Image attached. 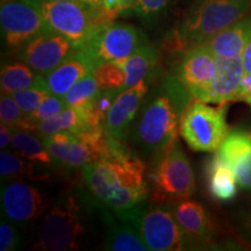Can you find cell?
Masks as SVG:
<instances>
[{
  "mask_svg": "<svg viewBox=\"0 0 251 251\" xmlns=\"http://www.w3.org/2000/svg\"><path fill=\"white\" fill-rule=\"evenodd\" d=\"M83 178L98 201L121 220L137 225L150 192L146 165L127 147L83 166Z\"/></svg>",
  "mask_w": 251,
  "mask_h": 251,
  "instance_id": "6da1fadb",
  "label": "cell"
},
{
  "mask_svg": "<svg viewBox=\"0 0 251 251\" xmlns=\"http://www.w3.org/2000/svg\"><path fill=\"white\" fill-rule=\"evenodd\" d=\"M191 99V93L176 76L163 77L150 87L130 128L131 141L140 155L153 161L174 146Z\"/></svg>",
  "mask_w": 251,
  "mask_h": 251,
  "instance_id": "7a4b0ae2",
  "label": "cell"
},
{
  "mask_svg": "<svg viewBox=\"0 0 251 251\" xmlns=\"http://www.w3.org/2000/svg\"><path fill=\"white\" fill-rule=\"evenodd\" d=\"M251 0H192L172 34L171 46L186 51L246 18Z\"/></svg>",
  "mask_w": 251,
  "mask_h": 251,
  "instance_id": "3957f363",
  "label": "cell"
},
{
  "mask_svg": "<svg viewBox=\"0 0 251 251\" xmlns=\"http://www.w3.org/2000/svg\"><path fill=\"white\" fill-rule=\"evenodd\" d=\"M50 30L62 34L79 48L103 25L113 21L101 6L85 1L35 0Z\"/></svg>",
  "mask_w": 251,
  "mask_h": 251,
  "instance_id": "277c9868",
  "label": "cell"
},
{
  "mask_svg": "<svg viewBox=\"0 0 251 251\" xmlns=\"http://www.w3.org/2000/svg\"><path fill=\"white\" fill-rule=\"evenodd\" d=\"M149 185L151 200L158 205L186 199L196 193L193 169L178 140L152 161Z\"/></svg>",
  "mask_w": 251,
  "mask_h": 251,
  "instance_id": "5b68a950",
  "label": "cell"
},
{
  "mask_svg": "<svg viewBox=\"0 0 251 251\" xmlns=\"http://www.w3.org/2000/svg\"><path fill=\"white\" fill-rule=\"evenodd\" d=\"M180 135L196 151H216L228 135L225 105L214 108L201 100L190 103L181 119Z\"/></svg>",
  "mask_w": 251,
  "mask_h": 251,
  "instance_id": "8992f818",
  "label": "cell"
},
{
  "mask_svg": "<svg viewBox=\"0 0 251 251\" xmlns=\"http://www.w3.org/2000/svg\"><path fill=\"white\" fill-rule=\"evenodd\" d=\"M144 43L146 36L137 27L111 21L100 27L79 48L98 65L102 62H115L129 57Z\"/></svg>",
  "mask_w": 251,
  "mask_h": 251,
  "instance_id": "52a82bcc",
  "label": "cell"
},
{
  "mask_svg": "<svg viewBox=\"0 0 251 251\" xmlns=\"http://www.w3.org/2000/svg\"><path fill=\"white\" fill-rule=\"evenodd\" d=\"M83 218L74 205L55 206L41 224L35 249L42 251L77 250L84 236Z\"/></svg>",
  "mask_w": 251,
  "mask_h": 251,
  "instance_id": "ba28073f",
  "label": "cell"
},
{
  "mask_svg": "<svg viewBox=\"0 0 251 251\" xmlns=\"http://www.w3.org/2000/svg\"><path fill=\"white\" fill-rule=\"evenodd\" d=\"M0 24L6 46L17 51L33 37L49 29L35 0H2Z\"/></svg>",
  "mask_w": 251,
  "mask_h": 251,
  "instance_id": "9c48e42d",
  "label": "cell"
},
{
  "mask_svg": "<svg viewBox=\"0 0 251 251\" xmlns=\"http://www.w3.org/2000/svg\"><path fill=\"white\" fill-rule=\"evenodd\" d=\"M137 228L149 250L180 251L191 246L169 207L157 206L143 211L137 220Z\"/></svg>",
  "mask_w": 251,
  "mask_h": 251,
  "instance_id": "30bf717a",
  "label": "cell"
},
{
  "mask_svg": "<svg viewBox=\"0 0 251 251\" xmlns=\"http://www.w3.org/2000/svg\"><path fill=\"white\" fill-rule=\"evenodd\" d=\"M216 75V56L206 43L184 52L176 77L186 87L193 99L208 102L212 83Z\"/></svg>",
  "mask_w": 251,
  "mask_h": 251,
  "instance_id": "8fae6325",
  "label": "cell"
},
{
  "mask_svg": "<svg viewBox=\"0 0 251 251\" xmlns=\"http://www.w3.org/2000/svg\"><path fill=\"white\" fill-rule=\"evenodd\" d=\"M76 49L68 37L52 30H45L28 41L18 51L21 62L40 75H46L58 67Z\"/></svg>",
  "mask_w": 251,
  "mask_h": 251,
  "instance_id": "7c38bea8",
  "label": "cell"
},
{
  "mask_svg": "<svg viewBox=\"0 0 251 251\" xmlns=\"http://www.w3.org/2000/svg\"><path fill=\"white\" fill-rule=\"evenodd\" d=\"M0 197L2 213L8 220L18 224L37 219L49 206L48 198L42 191L18 179L2 181Z\"/></svg>",
  "mask_w": 251,
  "mask_h": 251,
  "instance_id": "4fadbf2b",
  "label": "cell"
},
{
  "mask_svg": "<svg viewBox=\"0 0 251 251\" xmlns=\"http://www.w3.org/2000/svg\"><path fill=\"white\" fill-rule=\"evenodd\" d=\"M149 89L150 80H142L117 97L105 121L106 133L113 139L120 142L126 140Z\"/></svg>",
  "mask_w": 251,
  "mask_h": 251,
  "instance_id": "5bb4252c",
  "label": "cell"
},
{
  "mask_svg": "<svg viewBox=\"0 0 251 251\" xmlns=\"http://www.w3.org/2000/svg\"><path fill=\"white\" fill-rule=\"evenodd\" d=\"M96 68L97 64L92 58L80 48H76L54 70L40 75L39 86H42L50 94L64 97L78 80L93 72Z\"/></svg>",
  "mask_w": 251,
  "mask_h": 251,
  "instance_id": "9a60e30c",
  "label": "cell"
},
{
  "mask_svg": "<svg viewBox=\"0 0 251 251\" xmlns=\"http://www.w3.org/2000/svg\"><path fill=\"white\" fill-rule=\"evenodd\" d=\"M216 156L230 166L236 176L238 186L251 191V133L234 130L228 133Z\"/></svg>",
  "mask_w": 251,
  "mask_h": 251,
  "instance_id": "2e32d148",
  "label": "cell"
},
{
  "mask_svg": "<svg viewBox=\"0 0 251 251\" xmlns=\"http://www.w3.org/2000/svg\"><path fill=\"white\" fill-rule=\"evenodd\" d=\"M46 148L56 162L68 166H85L101 159L100 153L90 143L70 131H61L42 137Z\"/></svg>",
  "mask_w": 251,
  "mask_h": 251,
  "instance_id": "e0dca14e",
  "label": "cell"
},
{
  "mask_svg": "<svg viewBox=\"0 0 251 251\" xmlns=\"http://www.w3.org/2000/svg\"><path fill=\"white\" fill-rule=\"evenodd\" d=\"M168 207L187 235L190 242L208 243L211 241L214 228L202 205L186 198L170 202Z\"/></svg>",
  "mask_w": 251,
  "mask_h": 251,
  "instance_id": "ac0fdd59",
  "label": "cell"
},
{
  "mask_svg": "<svg viewBox=\"0 0 251 251\" xmlns=\"http://www.w3.org/2000/svg\"><path fill=\"white\" fill-rule=\"evenodd\" d=\"M244 74L242 57L216 56V75L212 83L208 102L226 105L229 101L240 100L241 83Z\"/></svg>",
  "mask_w": 251,
  "mask_h": 251,
  "instance_id": "d6986e66",
  "label": "cell"
},
{
  "mask_svg": "<svg viewBox=\"0 0 251 251\" xmlns=\"http://www.w3.org/2000/svg\"><path fill=\"white\" fill-rule=\"evenodd\" d=\"M251 33V18H243L233 26L220 31L208 41L206 45L220 57H242L244 47Z\"/></svg>",
  "mask_w": 251,
  "mask_h": 251,
  "instance_id": "ffe728a7",
  "label": "cell"
},
{
  "mask_svg": "<svg viewBox=\"0 0 251 251\" xmlns=\"http://www.w3.org/2000/svg\"><path fill=\"white\" fill-rule=\"evenodd\" d=\"M158 51L153 48V46L146 42L129 57L115 61L124 69L126 74L125 90L130 89L142 80H151L158 64Z\"/></svg>",
  "mask_w": 251,
  "mask_h": 251,
  "instance_id": "44dd1931",
  "label": "cell"
},
{
  "mask_svg": "<svg viewBox=\"0 0 251 251\" xmlns=\"http://www.w3.org/2000/svg\"><path fill=\"white\" fill-rule=\"evenodd\" d=\"M207 184L209 192L221 201L233 200L237 194V179L230 166L214 156L206 168Z\"/></svg>",
  "mask_w": 251,
  "mask_h": 251,
  "instance_id": "7402d4cb",
  "label": "cell"
},
{
  "mask_svg": "<svg viewBox=\"0 0 251 251\" xmlns=\"http://www.w3.org/2000/svg\"><path fill=\"white\" fill-rule=\"evenodd\" d=\"M45 168L21 155L1 150L0 152V175L2 180H13L29 178L33 180H43L49 177Z\"/></svg>",
  "mask_w": 251,
  "mask_h": 251,
  "instance_id": "603a6c76",
  "label": "cell"
},
{
  "mask_svg": "<svg viewBox=\"0 0 251 251\" xmlns=\"http://www.w3.org/2000/svg\"><path fill=\"white\" fill-rule=\"evenodd\" d=\"M40 74H35L29 65L24 62L2 64L0 74L1 93L11 94L15 91L39 85Z\"/></svg>",
  "mask_w": 251,
  "mask_h": 251,
  "instance_id": "cb8c5ba5",
  "label": "cell"
},
{
  "mask_svg": "<svg viewBox=\"0 0 251 251\" xmlns=\"http://www.w3.org/2000/svg\"><path fill=\"white\" fill-rule=\"evenodd\" d=\"M13 137H12V147L19 155L29 159L41 165L50 168L56 162L50 155L48 149L46 148L43 140L37 139L35 135L30 134L29 130L12 129Z\"/></svg>",
  "mask_w": 251,
  "mask_h": 251,
  "instance_id": "d4e9b609",
  "label": "cell"
},
{
  "mask_svg": "<svg viewBox=\"0 0 251 251\" xmlns=\"http://www.w3.org/2000/svg\"><path fill=\"white\" fill-rule=\"evenodd\" d=\"M105 249L113 251H148L139 228L133 222L114 225L106 235Z\"/></svg>",
  "mask_w": 251,
  "mask_h": 251,
  "instance_id": "484cf974",
  "label": "cell"
},
{
  "mask_svg": "<svg viewBox=\"0 0 251 251\" xmlns=\"http://www.w3.org/2000/svg\"><path fill=\"white\" fill-rule=\"evenodd\" d=\"M85 129L89 128L86 127L80 112L74 107H67L55 117L40 121L37 125V133L41 135V137L51 136L61 131L78 134Z\"/></svg>",
  "mask_w": 251,
  "mask_h": 251,
  "instance_id": "4316f807",
  "label": "cell"
},
{
  "mask_svg": "<svg viewBox=\"0 0 251 251\" xmlns=\"http://www.w3.org/2000/svg\"><path fill=\"white\" fill-rule=\"evenodd\" d=\"M0 119L2 124L7 125L12 129L37 130V124L31 121L25 113L21 111L11 94L1 93L0 99Z\"/></svg>",
  "mask_w": 251,
  "mask_h": 251,
  "instance_id": "83f0119b",
  "label": "cell"
},
{
  "mask_svg": "<svg viewBox=\"0 0 251 251\" xmlns=\"http://www.w3.org/2000/svg\"><path fill=\"white\" fill-rule=\"evenodd\" d=\"M99 92L100 89L98 83H97L93 72H91L85 77L81 78L80 80H78L63 98L67 102L68 107L78 109L92 101L98 96Z\"/></svg>",
  "mask_w": 251,
  "mask_h": 251,
  "instance_id": "f1b7e54d",
  "label": "cell"
},
{
  "mask_svg": "<svg viewBox=\"0 0 251 251\" xmlns=\"http://www.w3.org/2000/svg\"><path fill=\"white\" fill-rule=\"evenodd\" d=\"M100 91L125 90L126 74L117 62H102L93 71Z\"/></svg>",
  "mask_w": 251,
  "mask_h": 251,
  "instance_id": "f546056e",
  "label": "cell"
},
{
  "mask_svg": "<svg viewBox=\"0 0 251 251\" xmlns=\"http://www.w3.org/2000/svg\"><path fill=\"white\" fill-rule=\"evenodd\" d=\"M48 94L50 93L46 89L36 85L28 87V89L15 91V92L11 93V96L18 103L19 107L21 108V111L26 115H29L30 113H33L39 107L40 103L48 97Z\"/></svg>",
  "mask_w": 251,
  "mask_h": 251,
  "instance_id": "4dcf8cb0",
  "label": "cell"
},
{
  "mask_svg": "<svg viewBox=\"0 0 251 251\" xmlns=\"http://www.w3.org/2000/svg\"><path fill=\"white\" fill-rule=\"evenodd\" d=\"M67 107V102H65L63 97L55 96V94H48V97L40 103L39 107L33 113H30L29 115H27V117L31 121L36 122L39 125L40 121L55 117V115H57L58 113H61L63 109Z\"/></svg>",
  "mask_w": 251,
  "mask_h": 251,
  "instance_id": "1f68e13d",
  "label": "cell"
},
{
  "mask_svg": "<svg viewBox=\"0 0 251 251\" xmlns=\"http://www.w3.org/2000/svg\"><path fill=\"white\" fill-rule=\"evenodd\" d=\"M175 0H139L134 7V13L142 20L150 21L161 17Z\"/></svg>",
  "mask_w": 251,
  "mask_h": 251,
  "instance_id": "d6a6232c",
  "label": "cell"
},
{
  "mask_svg": "<svg viewBox=\"0 0 251 251\" xmlns=\"http://www.w3.org/2000/svg\"><path fill=\"white\" fill-rule=\"evenodd\" d=\"M19 246V235L17 229L8 221L1 220L0 224V250L12 251Z\"/></svg>",
  "mask_w": 251,
  "mask_h": 251,
  "instance_id": "836d02e7",
  "label": "cell"
},
{
  "mask_svg": "<svg viewBox=\"0 0 251 251\" xmlns=\"http://www.w3.org/2000/svg\"><path fill=\"white\" fill-rule=\"evenodd\" d=\"M139 0H102L101 8L112 20L126 11L134 9Z\"/></svg>",
  "mask_w": 251,
  "mask_h": 251,
  "instance_id": "e575fe53",
  "label": "cell"
},
{
  "mask_svg": "<svg viewBox=\"0 0 251 251\" xmlns=\"http://www.w3.org/2000/svg\"><path fill=\"white\" fill-rule=\"evenodd\" d=\"M240 100H243L251 106V74H244L241 83Z\"/></svg>",
  "mask_w": 251,
  "mask_h": 251,
  "instance_id": "d590c367",
  "label": "cell"
},
{
  "mask_svg": "<svg viewBox=\"0 0 251 251\" xmlns=\"http://www.w3.org/2000/svg\"><path fill=\"white\" fill-rule=\"evenodd\" d=\"M12 137H13L12 128H9L7 125L1 122V126H0V148H1V150H4L8 146Z\"/></svg>",
  "mask_w": 251,
  "mask_h": 251,
  "instance_id": "8d00e7d4",
  "label": "cell"
},
{
  "mask_svg": "<svg viewBox=\"0 0 251 251\" xmlns=\"http://www.w3.org/2000/svg\"><path fill=\"white\" fill-rule=\"evenodd\" d=\"M242 61H243V67L244 71L247 74H251V33L249 39H248L246 47H244L243 54H242Z\"/></svg>",
  "mask_w": 251,
  "mask_h": 251,
  "instance_id": "74e56055",
  "label": "cell"
},
{
  "mask_svg": "<svg viewBox=\"0 0 251 251\" xmlns=\"http://www.w3.org/2000/svg\"><path fill=\"white\" fill-rule=\"evenodd\" d=\"M83 1H85V2H89V4H91V5L98 6V5H101L102 0H83Z\"/></svg>",
  "mask_w": 251,
  "mask_h": 251,
  "instance_id": "f35d334b",
  "label": "cell"
},
{
  "mask_svg": "<svg viewBox=\"0 0 251 251\" xmlns=\"http://www.w3.org/2000/svg\"><path fill=\"white\" fill-rule=\"evenodd\" d=\"M247 229L248 231H249V234L251 235V216L249 219H248V222H247Z\"/></svg>",
  "mask_w": 251,
  "mask_h": 251,
  "instance_id": "ab89813d",
  "label": "cell"
},
{
  "mask_svg": "<svg viewBox=\"0 0 251 251\" xmlns=\"http://www.w3.org/2000/svg\"><path fill=\"white\" fill-rule=\"evenodd\" d=\"M49 1H64V0H49ZM69 1H83V0H69Z\"/></svg>",
  "mask_w": 251,
  "mask_h": 251,
  "instance_id": "60d3db41",
  "label": "cell"
}]
</instances>
